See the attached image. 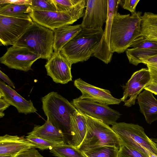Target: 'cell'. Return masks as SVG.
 Listing matches in <instances>:
<instances>
[{
	"mask_svg": "<svg viewBox=\"0 0 157 157\" xmlns=\"http://www.w3.org/2000/svg\"><path fill=\"white\" fill-rule=\"evenodd\" d=\"M154 140L155 142H157V140Z\"/></svg>",
	"mask_w": 157,
	"mask_h": 157,
	"instance_id": "42",
	"label": "cell"
},
{
	"mask_svg": "<svg viewBox=\"0 0 157 157\" xmlns=\"http://www.w3.org/2000/svg\"><path fill=\"white\" fill-rule=\"evenodd\" d=\"M0 5L7 3H13L19 5H30L32 4V0H0Z\"/></svg>",
	"mask_w": 157,
	"mask_h": 157,
	"instance_id": "35",
	"label": "cell"
},
{
	"mask_svg": "<svg viewBox=\"0 0 157 157\" xmlns=\"http://www.w3.org/2000/svg\"><path fill=\"white\" fill-rule=\"evenodd\" d=\"M41 57L26 48L13 45L0 57V62L9 68L27 72L32 70L33 63Z\"/></svg>",
	"mask_w": 157,
	"mask_h": 157,
	"instance_id": "9",
	"label": "cell"
},
{
	"mask_svg": "<svg viewBox=\"0 0 157 157\" xmlns=\"http://www.w3.org/2000/svg\"><path fill=\"white\" fill-rule=\"evenodd\" d=\"M54 40L53 30L33 21L13 45L26 48L48 60L54 52Z\"/></svg>",
	"mask_w": 157,
	"mask_h": 157,
	"instance_id": "4",
	"label": "cell"
},
{
	"mask_svg": "<svg viewBox=\"0 0 157 157\" xmlns=\"http://www.w3.org/2000/svg\"><path fill=\"white\" fill-rule=\"evenodd\" d=\"M136 99L140 111L144 116L147 123L151 124L157 120V100L153 93L144 90L137 96Z\"/></svg>",
	"mask_w": 157,
	"mask_h": 157,
	"instance_id": "19",
	"label": "cell"
},
{
	"mask_svg": "<svg viewBox=\"0 0 157 157\" xmlns=\"http://www.w3.org/2000/svg\"><path fill=\"white\" fill-rule=\"evenodd\" d=\"M33 23L28 20L0 15L1 45H13Z\"/></svg>",
	"mask_w": 157,
	"mask_h": 157,
	"instance_id": "10",
	"label": "cell"
},
{
	"mask_svg": "<svg viewBox=\"0 0 157 157\" xmlns=\"http://www.w3.org/2000/svg\"><path fill=\"white\" fill-rule=\"evenodd\" d=\"M0 98L16 108L18 113L26 115L37 110L31 100L27 101L4 82L0 81Z\"/></svg>",
	"mask_w": 157,
	"mask_h": 157,
	"instance_id": "16",
	"label": "cell"
},
{
	"mask_svg": "<svg viewBox=\"0 0 157 157\" xmlns=\"http://www.w3.org/2000/svg\"><path fill=\"white\" fill-rule=\"evenodd\" d=\"M149 157H157V155L149 151L148 153Z\"/></svg>",
	"mask_w": 157,
	"mask_h": 157,
	"instance_id": "40",
	"label": "cell"
},
{
	"mask_svg": "<svg viewBox=\"0 0 157 157\" xmlns=\"http://www.w3.org/2000/svg\"><path fill=\"white\" fill-rule=\"evenodd\" d=\"M33 10L56 11L52 0H32Z\"/></svg>",
	"mask_w": 157,
	"mask_h": 157,
	"instance_id": "28",
	"label": "cell"
},
{
	"mask_svg": "<svg viewBox=\"0 0 157 157\" xmlns=\"http://www.w3.org/2000/svg\"><path fill=\"white\" fill-rule=\"evenodd\" d=\"M130 47L157 49V41L149 40L143 36H140L134 40Z\"/></svg>",
	"mask_w": 157,
	"mask_h": 157,
	"instance_id": "29",
	"label": "cell"
},
{
	"mask_svg": "<svg viewBox=\"0 0 157 157\" xmlns=\"http://www.w3.org/2000/svg\"><path fill=\"white\" fill-rule=\"evenodd\" d=\"M33 11L31 6L28 4L7 3L0 7V15L28 20H32Z\"/></svg>",
	"mask_w": 157,
	"mask_h": 157,
	"instance_id": "23",
	"label": "cell"
},
{
	"mask_svg": "<svg viewBox=\"0 0 157 157\" xmlns=\"http://www.w3.org/2000/svg\"><path fill=\"white\" fill-rule=\"evenodd\" d=\"M42 109L47 119L64 134L71 136L70 115L77 110L67 99L52 92L41 98Z\"/></svg>",
	"mask_w": 157,
	"mask_h": 157,
	"instance_id": "3",
	"label": "cell"
},
{
	"mask_svg": "<svg viewBox=\"0 0 157 157\" xmlns=\"http://www.w3.org/2000/svg\"><path fill=\"white\" fill-rule=\"evenodd\" d=\"M10 105L2 98H0V118L3 117L5 115L4 110L9 107Z\"/></svg>",
	"mask_w": 157,
	"mask_h": 157,
	"instance_id": "36",
	"label": "cell"
},
{
	"mask_svg": "<svg viewBox=\"0 0 157 157\" xmlns=\"http://www.w3.org/2000/svg\"><path fill=\"white\" fill-rule=\"evenodd\" d=\"M82 28L81 24L65 25L54 29V52H60L63 47Z\"/></svg>",
	"mask_w": 157,
	"mask_h": 157,
	"instance_id": "21",
	"label": "cell"
},
{
	"mask_svg": "<svg viewBox=\"0 0 157 157\" xmlns=\"http://www.w3.org/2000/svg\"><path fill=\"white\" fill-rule=\"evenodd\" d=\"M142 12L136 11L131 15H114L112 24L110 48L112 53H123L140 36Z\"/></svg>",
	"mask_w": 157,
	"mask_h": 157,
	"instance_id": "1",
	"label": "cell"
},
{
	"mask_svg": "<svg viewBox=\"0 0 157 157\" xmlns=\"http://www.w3.org/2000/svg\"><path fill=\"white\" fill-rule=\"evenodd\" d=\"M141 63L145 64L157 63V55L143 59L141 60Z\"/></svg>",
	"mask_w": 157,
	"mask_h": 157,
	"instance_id": "39",
	"label": "cell"
},
{
	"mask_svg": "<svg viewBox=\"0 0 157 157\" xmlns=\"http://www.w3.org/2000/svg\"><path fill=\"white\" fill-rule=\"evenodd\" d=\"M111 128L119 137L122 145L133 148L148 157L149 151L157 155L156 143L148 137L142 127L123 122H116Z\"/></svg>",
	"mask_w": 157,
	"mask_h": 157,
	"instance_id": "6",
	"label": "cell"
},
{
	"mask_svg": "<svg viewBox=\"0 0 157 157\" xmlns=\"http://www.w3.org/2000/svg\"><path fill=\"white\" fill-rule=\"evenodd\" d=\"M86 0L81 1L70 10L64 12L33 10L30 15L33 21L53 30L65 25L73 24L83 17Z\"/></svg>",
	"mask_w": 157,
	"mask_h": 157,
	"instance_id": "7",
	"label": "cell"
},
{
	"mask_svg": "<svg viewBox=\"0 0 157 157\" xmlns=\"http://www.w3.org/2000/svg\"><path fill=\"white\" fill-rule=\"evenodd\" d=\"M156 146L157 148V142L156 143Z\"/></svg>",
	"mask_w": 157,
	"mask_h": 157,
	"instance_id": "43",
	"label": "cell"
},
{
	"mask_svg": "<svg viewBox=\"0 0 157 157\" xmlns=\"http://www.w3.org/2000/svg\"><path fill=\"white\" fill-rule=\"evenodd\" d=\"M50 151L54 157H86L82 152L70 144L56 146Z\"/></svg>",
	"mask_w": 157,
	"mask_h": 157,
	"instance_id": "25",
	"label": "cell"
},
{
	"mask_svg": "<svg viewBox=\"0 0 157 157\" xmlns=\"http://www.w3.org/2000/svg\"><path fill=\"white\" fill-rule=\"evenodd\" d=\"M140 36L157 41V14L145 12L142 16Z\"/></svg>",
	"mask_w": 157,
	"mask_h": 157,
	"instance_id": "22",
	"label": "cell"
},
{
	"mask_svg": "<svg viewBox=\"0 0 157 157\" xmlns=\"http://www.w3.org/2000/svg\"><path fill=\"white\" fill-rule=\"evenodd\" d=\"M118 157H148L143 153L130 147L122 145L119 150Z\"/></svg>",
	"mask_w": 157,
	"mask_h": 157,
	"instance_id": "31",
	"label": "cell"
},
{
	"mask_svg": "<svg viewBox=\"0 0 157 157\" xmlns=\"http://www.w3.org/2000/svg\"><path fill=\"white\" fill-rule=\"evenodd\" d=\"M140 1V0H119V4L123 9L129 11L132 14L136 12V7Z\"/></svg>",
	"mask_w": 157,
	"mask_h": 157,
	"instance_id": "32",
	"label": "cell"
},
{
	"mask_svg": "<svg viewBox=\"0 0 157 157\" xmlns=\"http://www.w3.org/2000/svg\"><path fill=\"white\" fill-rule=\"evenodd\" d=\"M86 120L85 137L78 148L82 152L100 147H114L119 150L122 146L120 139L109 125L102 121L84 114Z\"/></svg>",
	"mask_w": 157,
	"mask_h": 157,
	"instance_id": "5",
	"label": "cell"
},
{
	"mask_svg": "<svg viewBox=\"0 0 157 157\" xmlns=\"http://www.w3.org/2000/svg\"><path fill=\"white\" fill-rule=\"evenodd\" d=\"M104 33L102 28H82L60 52L72 65L88 60L94 53Z\"/></svg>",
	"mask_w": 157,
	"mask_h": 157,
	"instance_id": "2",
	"label": "cell"
},
{
	"mask_svg": "<svg viewBox=\"0 0 157 157\" xmlns=\"http://www.w3.org/2000/svg\"><path fill=\"white\" fill-rule=\"evenodd\" d=\"M74 86L81 92L78 98L86 99L106 105H119L120 99L113 97L109 90L102 89L89 84L81 78L75 80Z\"/></svg>",
	"mask_w": 157,
	"mask_h": 157,
	"instance_id": "14",
	"label": "cell"
},
{
	"mask_svg": "<svg viewBox=\"0 0 157 157\" xmlns=\"http://www.w3.org/2000/svg\"><path fill=\"white\" fill-rule=\"evenodd\" d=\"M28 134L57 143H65L66 139L63 133L48 119L43 125L35 126L33 130Z\"/></svg>",
	"mask_w": 157,
	"mask_h": 157,
	"instance_id": "20",
	"label": "cell"
},
{
	"mask_svg": "<svg viewBox=\"0 0 157 157\" xmlns=\"http://www.w3.org/2000/svg\"><path fill=\"white\" fill-rule=\"evenodd\" d=\"M119 149L113 146H105L83 152L86 157H118Z\"/></svg>",
	"mask_w": 157,
	"mask_h": 157,
	"instance_id": "26",
	"label": "cell"
},
{
	"mask_svg": "<svg viewBox=\"0 0 157 157\" xmlns=\"http://www.w3.org/2000/svg\"><path fill=\"white\" fill-rule=\"evenodd\" d=\"M126 53L129 63L135 66L142 59L157 55V49L132 48L128 49Z\"/></svg>",
	"mask_w": 157,
	"mask_h": 157,
	"instance_id": "24",
	"label": "cell"
},
{
	"mask_svg": "<svg viewBox=\"0 0 157 157\" xmlns=\"http://www.w3.org/2000/svg\"><path fill=\"white\" fill-rule=\"evenodd\" d=\"M0 78L5 82L7 83L9 86L15 88L14 84L9 78L5 74L0 70Z\"/></svg>",
	"mask_w": 157,
	"mask_h": 157,
	"instance_id": "38",
	"label": "cell"
},
{
	"mask_svg": "<svg viewBox=\"0 0 157 157\" xmlns=\"http://www.w3.org/2000/svg\"><path fill=\"white\" fill-rule=\"evenodd\" d=\"M71 102L81 113L112 125L117 122L121 114L108 105L78 98Z\"/></svg>",
	"mask_w": 157,
	"mask_h": 157,
	"instance_id": "8",
	"label": "cell"
},
{
	"mask_svg": "<svg viewBox=\"0 0 157 157\" xmlns=\"http://www.w3.org/2000/svg\"><path fill=\"white\" fill-rule=\"evenodd\" d=\"M150 81L151 76L148 68H142L134 72L122 86L123 96L120 99L124 102V105L130 107L134 105L137 96Z\"/></svg>",
	"mask_w": 157,
	"mask_h": 157,
	"instance_id": "12",
	"label": "cell"
},
{
	"mask_svg": "<svg viewBox=\"0 0 157 157\" xmlns=\"http://www.w3.org/2000/svg\"><path fill=\"white\" fill-rule=\"evenodd\" d=\"M25 137L26 139L34 144V148H37L41 150H50L56 146L64 144L50 141L30 134H28Z\"/></svg>",
	"mask_w": 157,
	"mask_h": 157,
	"instance_id": "27",
	"label": "cell"
},
{
	"mask_svg": "<svg viewBox=\"0 0 157 157\" xmlns=\"http://www.w3.org/2000/svg\"><path fill=\"white\" fill-rule=\"evenodd\" d=\"M35 145L26 138L6 134L0 137V155L16 157Z\"/></svg>",
	"mask_w": 157,
	"mask_h": 157,
	"instance_id": "17",
	"label": "cell"
},
{
	"mask_svg": "<svg viewBox=\"0 0 157 157\" xmlns=\"http://www.w3.org/2000/svg\"><path fill=\"white\" fill-rule=\"evenodd\" d=\"M108 14L105 28L101 40L93 56L108 64L112 60L113 53L110 48L111 30L114 14L117 12L119 0H108Z\"/></svg>",
	"mask_w": 157,
	"mask_h": 157,
	"instance_id": "15",
	"label": "cell"
},
{
	"mask_svg": "<svg viewBox=\"0 0 157 157\" xmlns=\"http://www.w3.org/2000/svg\"><path fill=\"white\" fill-rule=\"evenodd\" d=\"M81 0H52L56 11L62 12L68 11L81 1Z\"/></svg>",
	"mask_w": 157,
	"mask_h": 157,
	"instance_id": "30",
	"label": "cell"
},
{
	"mask_svg": "<svg viewBox=\"0 0 157 157\" xmlns=\"http://www.w3.org/2000/svg\"><path fill=\"white\" fill-rule=\"evenodd\" d=\"M16 157H44L34 147L29 149Z\"/></svg>",
	"mask_w": 157,
	"mask_h": 157,
	"instance_id": "34",
	"label": "cell"
},
{
	"mask_svg": "<svg viewBox=\"0 0 157 157\" xmlns=\"http://www.w3.org/2000/svg\"><path fill=\"white\" fill-rule=\"evenodd\" d=\"M87 129L86 117L83 114L77 109L70 115V144L78 148L85 137Z\"/></svg>",
	"mask_w": 157,
	"mask_h": 157,
	"instance_id": "18",
	"label": "cell"
},
{
	"mask_svg": "<svg viewBox=\"0 0 157 157\" xmlns=\"http://www.w3.org/2000/svg\"><path fill=\"white\" fill-rule=\"evenodd\" d=\"M151 76V82L157 83V63H146Z\"/></svg>",
	"mask_w": 157,
	"mask_h": 157,
	"instance_id": "33",
	"label": "cell"
},
{
	"mask_svg": "<svg viewBox=\"0 0 157 157\" xmlns=\"http://www.w3.org/2000/svg\"><path fill=\"white\" fill-rule=\"evenodd\" d=\"M144 89L157 95V83L150 82L145 86Z\"/></svg>",
	"mask_w": 157,
	"mask_h": 157,
	"instance_id": "37",
	"label": "cell"
},
{
	"mask_svg": "<svg viewBox=\"0 0 157 157\" xmlns=\"http://www.w3.org/2000/svg\"><path fill=\"white\" fill-rule=\"evenodd\" d=\"M72 65L60 52H54L45 65L47 75L56 83H67L72 80Z\"/></svg>",
	"mask_w": 157,
	"mask_h": 157,
	"instance_id": "13",
	"label": "cell"
},
{
	"mask_svg": "<svg viewBox=\"0 0 157 157\" xmlns=\"http://www.w3.org/2000/svg\"><path fill=\"white\" fill-rule=\"evenodd\" d=\"M108 14V0H86V9L80 24L82 28L102 29Z\"/></svg>",
	"mask_w": 157,
	"mask_h": 157,
	"instance_id": "11",
	"label": "cell"
},
{
	"mask_svg": "<svg viewBox=\"0 0 157 157\" xmlns=\"http://www.w3.org/2000/svg\"><path fill=\"white\" fill-rule=\"evenodd\" d=\"M0 157H13L12 156L9 155H0Z\"/></svg>",
	"mask_w": 157,
	"mask_h": 157,
	"instance_id": "41",
	"label": "cell"
}]
</instances>
